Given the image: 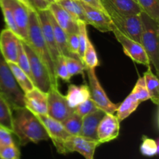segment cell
<instances>
[{
  "label": "cell",
  "mask_w": 159,
  "mask_h": 159,
  "mask_svg": "<svg viewBox=\"0 0 159 159\" xmlns=\"http://www.w3.org/2000/svg\"><path fill=\"white\" fill-rule=\"evenodd\" d=\"M21 41L29 59L31 78L34 86L43 93H48L53 84L46 65L26 42L23 40Z\"/></svg>",
  "instance_id": "obj_6"
},
{
  "label": "cell",
  "mask_w": 159,
  "mask_h": 159,
  "mask_svg": "<svg viewBox=\"0 0 159 159\" xmlns=\"http://www.w3.org/2000/svg\"><path fill=\"white\" fill-rule=\"evenodd\" d=\"M67 44H68V51L71 57L80 59L79 58V42L77 33L68 34Z\"/></svg>",
  "instance_id": "obj_40"
},
{
  "label": "cell",
  "mask_w": 159,
  "mask_h": 159,
  "mask_svg": "<svg viewBox=\"0 0 159 159\" xmlns=\"http://www.w3.org/2000/svg\"><path fill=\"white\" fill-rule=\"evenodd\" d=\"M54 1H55V2H59V1H61V0H54Z\"/></svg>",
  "instance_id": "obj_45"
},
{
  "label": "cell",
  "mask_w": 159,
  "mask_h": 159,
  "mask_svg": "<svg viewBox=\"0 0 159 159\" xmlns=\"http://www.w3.org/2000/svg\"><path fill=\"white\" fill-rule=\"evenodd\" d=\"M130 93H132L140 102L150 99V96H149L148 92L147 87H146L145 82H144V77L139 76L133 90Z\"/></svg>",
  "instance_id": "obj_35"
},
{
  "label": "cell",
  "mask_w": 159,
  "mask_h": 159,
  "mask_svg": "<svg viewBox=\"0 0 159 159\" xmlns=\"http://www.w3.org/2000/svg\"><path fill=\"white\" fill-rule=\"evenodd\" d=\"M18 1L20 2H21L23 5H24V6H26V7L29 10H33V9H35L34 7H33V6L31 5V3L30 2L29 0H18Z\"/></svg>",
  "instance_id": "obj_44"
},
{
  "label": "cell",
  "mask_w": 159,
  "mask_h": 159,
  "mask_svg": "<svg viewBox=\"0 0 159 159\" xmlns=\"http://www.w3.org/2000/svg\"><path fill=\"white\" fill-rule=\"evenodd\" d=\"M74 113V109L69 107L64 96L59 91L58 86L51 85L48 92V115L53 119L63 122Z\"/></svg>",
  "instance_id": "obj_8"
},
{
  "label": "cell",
  "mask_w": 159,
  "mask_h": 159,
  "mask_svg": "<svg viewBox=\"0 0 159 159\" xmlns=\"http://www.w3.org/2000/svg\"><path fill=\"white\" fill-rule=\"evenodd\" d=\"M140 103L141 102L134 97V96L132 93H130V95H128L123 101L122 103L118 106V108L116 111V116L120 122L130 116V114L137 110Z\"/></svg>",
  "instance_id": "obj_25"
},
{
  "label": "cell",
  "mask_w": 159,
  "mask_h": 159,
  "mask_svg": "<svg viewBox=\"0 0 159 159\" xmlns=\"http://www.w3.org/2000/svg\"><path fill=\"white\" fill-rule=\"evenodd\" d=\"M48 10L52 14L56 23L67 34L78 33V22L57 2L51 3Z\"/></svg>",
  "instance_id": "obj_18"
},
{
  "label": "cell",
  "mask_w": 159,
  "mask_h": 159,
  "mask_svg": "<svg viewBox=\"0 0 159 159\" xmlns=\"http://www.w3.org/2000/svg\"><path fill=\"white\" fill-rule=\"evenodd\" d=\"M137 2L143 12L159 22V0H137Z\"/></svg>",
  "instance_id": "obj_32"
},
{
  "label": "cell",
  "mask_w": 159,
  "mask_h": 159,
  "mask_svg": "<svg viewBox=\"0 0 159 159\" xmlns=\"http://www.w3.org/2000/svg\"><path fill=\"white\" fill-rule=\"evenodd\" d=\"M78 37L79 42V58L82 61L84 52L86 49L89 40L87 24L82 21H78Z\"/></svg>",
  "instance_id": "obj_34"
},
{
  "label": "cell",
  "mask_w": 159,
  "mask_h": 159,
  "mask_svg": "<svg viewBox=\"0 0 159 159\" xmlns=\"http://www.w3.org/2000/svg\"><path fill=\"white\" fill-rule=\"evenodd\" d=\"M81 3L85 12L87 25H91L100 32H112L115 26L107 12L91 7L82 2Z\"/></svg>",
  "instance_id": "obj_14"
},
{
  "label": "cell",
  "mask_w": 159,
  "mask_h": 159,
  "mask_svg": "<svg viewBox=\"0 0 159 159\" xmlns=\"http://www.w3.org/2000/svg\"><path fill=\"white\" fill-rule=\"evenodd\" d=\"M12 135V132L0 126V148L15 144Z\"/></svg>",
  "instance_id": "obj_41"
},
{
  "label": "cell",
  "mask_w": 159,
  "mask_h": 159,
  "mask_svg": "<svg viewBox=\"0 0 159 159\" xmlns=\"http://www.w3.org/2000/svg\"><path fill=\"white\" fill-rule=\"evenodd\" d=\"M16 64L18 66L29 76L32 80L31 78V72H30V62L29 59H28L27 54H26V51H25L23 45L22 43V41L20 40V49H19V55L18 59H17Z\"/></svg>",
  "instance_id": "obj_38"
},
{
  "label": "cell",
  "mask_w": 159,
  "mask_h": 159,
  "mask_svg": "<svg viewBox=\"0 0 159 159\" xmlns=\"http://www.w3.org/2000/svg\"><path fill=\"white\" fill-rule=\"evenodd\" d=\"M82 61L85 65V68H90V69H96L99 65V61L98 58L96 48L89 39L88 40L86 49L82 58Z\"/></svg>",
  "instance_id": "obj_29"
},
{
  "label": "cell",
  "mask_w": 159,
  "mask_h": 159,
  "mask_svg": "<svg viewBox=\"0 0 159 159\" xmlns=\"http://www.w3.org/2000/svg\"><path fill=\"white\" fill-rule=\"evenodd\" d=\"M135 1H136V2H137V0H135Z\"/></svg>",
  "instance_id": "obj_46"
},
{
  "label": "cell",
  "mask_w": 159,
  "mask_h": 159,
  "mask_svg": "<svg viewBox=\"0 0 159 159\" xmlns=\"http://www.w3.org/2000/svg\"><path fill=\"white\" fill-rule=\"evenodd\" d=\"M102 4L115 28L127 37L140 43L141 33V20L140 14L122 15L112 9L105 2H102Z\"/></svg>",
  "instance_id": "obj_5"
},
{
  "label": "cell",
  "mask_w": 159,
  "mask_h": 159,
  "mask_svg": "<svg viewBox=\"0 0 159 159\" xmlns=\"http://www.w3.org/2000/svg\"><path fill=\"white\" fill-rule=\"evenodd\" d=\"M48 16H49L50 21L52 25L53 32H54V38H55L56 43H57V48H58L59 54L63 56H68L71 57L68 49V44H67V40H68V34L60 27L58 24L56 23L55 20L53 17L52 14L51 13L48 9Z\"/></svg>",
  "instance_id": "obj_22"
},
{
  "label": "cell",
  "mask_w": 159,
  "mask_h": 159,
  "mask_svg": "<svg viewBox=\"0 0 159 159\" xmlns=\"http://www.w3.org/2000/svg\"><path fill=\"white\" fill-rule=\"evenodd\" d=\"M65 60L68 73L71 75V77L74 75H84V71L86 69V68H85V65L80 59L65 56Z\"/></svg>",
  "instance_id": "obj_33"
},
{
  "label": "cell",
  "mask_w": 159,
  "mask_h": 159,
  "mask_svg": "<svg viewBox=\"0 0 159 159\" xmlns=\"http://www.w3.org/2000/svg\"><path fill=\"white\" fill-rule=\"evenodd\" d=\"M141 155L145 157H154L158 154V140H154L147 136L142 137V143L140 146Z\"/></svg>",
  "instance_id": "obj_31"
},
{
  "label": "cell",
  "mask_w": 159,
  "mask_h": 159,
  "mask_svg": "<svg viewBox=\"0 0 159 159\" xmlns=\"http://www.w3.org/2000/svg\"><path fill=\"white\" fill-rule=\"evenodd\" d=\"M8 65L10 68L12 75H13L17 85H19L20 89L24 94L32 90L35 87L30 78L18 66L16 63L8 62Z\"/></svg>",
  "instance_id": "obj_23"
},
{
  "label": "cell",
  "mask_w": 159,
  "mask_h": 159,
  "mask_svg": "<svg viewBox=\"0 0 159 159\" xmlns=\"http://www.w3.org/2000/svg\"><path fill=\"white\" fill-rule=\"evenodd\" d=\"M66 100L70 107L74 109L79 104L90 98L89 86L87 85H76L71 84L68 85V93L65 96Z\"/></svg>",
  "instance_id": "obj_20"
},
{
  "label": "cell",
  "mask_w": 159,
  "mask_h": 159,
  "mask_svg": "<svg viewBox=\"0 0 159 159\" xmlns=\"http://www.w3.org/2000/svg\"><path fill=\"white\" fill-rule=\"evenodd\" d=\"M143 77L150 99L153 103L158 106L159 103V82L158 76L154 74L151 66H148V70L144 72Z\"/></svg>",
  "instance_id": "obj_24"
},
{
  "label": "cell",
  "mask_w": 159,
  "mask_h": 159,
  "mask_svg": "<svg viewBox=\"0 0 159 159\" xmlns=\"http://www.w3.org/2000/svg\"><path fill=\"white\" fill-rule=\"evenodd\" d=\"M112 32L114 34L115 37L120 43L122 45L124 52L128 56L132 61L138 64L144 65L145 66H150L151 63L145 51L143 48L142 45L135 40L129 38L127 36L120 32L117 29L113 28Z\"/></svg>",
  "instance_id": "obj_10"
},
{
  "label": "cell",
  "mask_w": 159,
  "mask_h": 159,
  "mask_svg": "<svg viewBox=\"0 0 159 159\" xmlns=\"http://www.w3.org/2000/svg\"><path fill=\"white\" fill-rule=\"evenodd\" d=\"M99 145L100 144L97 140L82 136H71L67 141L65 148L68 154L78 152L85 159H95V152Z\"/></svg>",
  "instance_id": "obj_13"
},
{
  "label": "cell",
  "mask_w": 159,
  "mask_h": 159,
  "mask_svg": "<svg viewBox=\"0 0 159 159\" xmlns=\"http://www.w3.org/2000/svg\"><path fill=\"white\" fill-rule=\"evenodd\" d=\"M67 131L72 136H80L82 126V117L74 113L61 122Z\"/></svg>",
  "instance_id": "obj_28"
},
{
  "label": "cell",
  "mask_w": 159,
  "mask_h": 159,
  "mask_svg": "<svg viewBox=\"0 0 159 159\" xmlns=\"http://www.w3.org/2000/svg\"><path fill=\"white\" fill-rule=\"evenodd\" d=\"M26 43L31 47L34 52L46 65L51 75L53 85L58 86V79L56 76L54 61L51 57L46 41L43 38L36 9L30 10L29 12L28 40Z\"/></svg>",
  "instance_id": "obj_2"
},
{
  "label": "cell",
  "mask_w": 159,
  "mask_h": 159,
  "mask_svg": "<svg viewBox=\"0 0 159 159\" xmlns=\"http://www.w3.org/2000/svg\"><path fill=\"white\" fill-rule=\"evenodd\" d=\"M107 2L112 9L122 15H139L141 6L135 0H101Z\"/></svg>",
  "instance_id": "obj_21"
},
{
  "label": "cell",
  "mask_w": 159,
  "mask_h": 159,
  "mask_svg": "<svg viewBox=\"0 0 159 159\" xmlns=\"http://www.w3.org/2000/svg\"><path fill=\"white\" fill-rule=\"evenodd\" d=\"M37 16H38L39 23H40L43 38H44L45 41H46L48 49H49L51 55L52 57L53 61H54V65H55V62L57 61V57L61 54H59L58 48H57V43H56L54 32H53L52 25H51L49 16H48V10L37 11Z\"/></svg>",
  "instance_id": "obj_17"
},
{
  "label": "cell",
  "mask_w": 159,
  "mask_h": 159,
  "mask_svg": "<svg viewBox=\"0 0 159 159\" xmlns=\"http://www.w3.org/2000/svg\"><path fill=\"white\" fill-rule=\"evenodd\" d=\"M6 1L12 9L14 21L19 31V37L21 40L27 42L30 10L18 0Z\"/></svg>",
  "instance_id": "obj_15"
},
{
  "label": "cell",
  "mask_w": 159,
  "mask_h": 159,
  "mask_svg": "<svg viewBox=\"0 0 159 159\" xmlns=\"http://www.w3.org/2000/svg\"><path fill=\"white\" fill-rule=\"evenodd\" d=\"M37 116L44 127L49 139L51 140L57 152L61 155H67L65 144L72 135L67 131L61 122L53 119L48 115H37Z\"/></svg>",
  "instance_id": "obj_7"
},
{
  "label": "cell",
  "mask_w": 159,
  "mask_h": 159,
  "mask_svg": "<svg viewBox=\"0 0 159 159\" xmlns=\"http://www.w3.org/2000/svg\"><path fill=\"white\" fill-rule=\"evenodd\" d=\"M1 159H20V152L16 144H10L0 148Z\"/></svg>",
  "instance_id": "obj_39"
},
{
  "label": "cell",
  "mask_w": 159,
  "mask_h": 159,
  "mask_svg": "<svg viewBox=\"0 0 159 159\" xmlns=\"http://www.w3.org/2000/svg\"><path fill=\"white\" fill-rule=\"evenodd\" d=\"M106 113H107L103 110L99 109L96 111L82 117V126L80 136L97 140V127Z\"/></svg>",
  "instance_id": "obj_19"
},
{
  "label": "cell",
  "mask_w": 159,
  "mask_h": 159,
  "mask_svg": "<svg viewBox=\"0 0 159 159\" xmlns=\"http://www.w3.org/2000/svg\"><path fill=\"white\" fill-rule=\"evenodd\" d=\"M0 159H1V158H0Z\"/></svg>",
  "instance_id": "obj_47"
},
{
  "label": "cell",
  "mask_w": 159,
  "mask_h": 159,
  "mask_svg": "<svg viewBox=\"0 0 159 159\" xmlns=\"http://www.w3.org/2000/svg\"><path fill=\"white\" fill-rule=\"evenodd\" d=\"M120 122L113 113H106L97 127V141L105 144L116 139L119 136Z\"/></svg>",
  "instance_id": "obj_11"
},
{
  "label": "cell",
  "mask_w": 159,
  "mask_h": 159,
  "mask_svg": "<svg viewBox=\"0 0 159 159\" xmlns=\"http://www.w3.org/2000/svg\"><path fill=\"white\" fill-rule=\"evenodd\" d=\"M141 20V44L153 65L157 74L159 72V22L151 18L142 12L140 13Z\"/></svg>",
  "instance_id": "obj_3"
},
{
  "label": "cell",
  "mask_w": 159,
  "mask_h": 159,
  "mask_svg": "<svg viewBox=\"0 0 159 159\" xmlns=\"http://www.w3.org/2000/svg\"><path fill=\"white\" fill-rule=\"evenodd\" d=\"M87 75L89 82L90 98L96 103L98 108L103 110L107 113H114L118 108L117 104H115L107 96L105 90L102 89L97 75L96 69L86 68Z\"/></svg>",
  "instance_id": "obj_9"
},
{
  "label": "cell",
  "mask_w": 159,
  "mask_h": 159,
  "mask_svg": "<svg viewBox=\"0 0 159 159\" xmlns=\"http://www.w3.org/2000/svg\"><path fill=\"white\" fill-rule=\"evenodd\" d=\"M54 67H55V73L57 79H61L65 82H69L71 77L68 73V68H67L65 56L59 55L57 61L55 62Z\"/></svg>",
  "instance_id": "obj_36"
},
{
  "label": "cell",
  "mask_w": 159,
  "mask_h": 159,
  "mask_svg": "<svg viewBox=\"0 0 159 159\" xmlns=\"http://www.w3.org/2000/svg\"><path fill=\"white\" fill-rule=\"evenodd\" d=\"M0 126L12 133L13 113L12 109L6 98L0 93Z\"/></svg>",
  "instance_id": "obj_26"
},
{
  "label": "cell",
  "mask_w": 159,
  "mask_h": 159,
  "mask_svg": "<svg viewBox=\"0 0 159 159\" xmlns=\"http://www.w3.org/2000/svg\"><path fill=\"white\" fill-rule=\"evenodd\" d=\"M29 1L37 11L48 10L51 3L55 2L54 0H29Z\"/></svg>",
  "instance_id": "obj_42"
},
{
  "label": "cell",
  "mask_w": 159,
  "mask_h": 159,
  "mask_svg": "<svg viewBox=\"0 0 159 159\" xmlns=\"http://www.w3.org/2000/svg\"><path fill=\"white\" fill-rule=\"evenodd\" d=\"M20 39L10 30L5 28L0 33V52L7 62L16 63Z\"/></svg>",
  "instance_id": "obj_12"
},
{
  "label": "cell",
  "mask_w": 159,
  "mask_h": 159,
  "mask_svg": "<svg viewBox=\"0 0 159 159\" xmlns=\"http://www.w3.org/2000/svg\"><path fill=\"white\" fill-rule=\"evenodd\" d=\"M97 110H99V108H98V107L93 102V100L91 98L84 101L82 103L79 104L77 107L74 108V111L77 114H79V116H82V117H84L86 115L93 113V112L96 111Z\"/></svg>",
  "instance_id": "obj_37"
},
{
  "label": "cell",
  "mask_w": 159,
  "mask_h": 159,
  "mask_svg": "<svg viewBox=\"0 0 159 159\" xmlns=\"http://www.w3.org/2000/svg\"><path fill=\"white\" fill-rule=\"evenodd\" d=\"M79 1L82 2L83 3L91 6V7L96 8V9L106 12V10L104 9L103 6H102L101 0H79Z\"/></svg>",
  "instance_id": "obj_43"
},
{
  "label": "cell",
  "mask_w": 159,
  "mask_h": 159,
  "mask_svg": "<svg viewBox=\"0 0 159 159\" xmlns=\"http://www.w3.org/2000/svg\"><path fill=\"white\" fill-rule=\"evenodd\" d=\"M57 2L61 5L75 20L77 22L82 21L87 24L84 9L79 0H61Z\"/></svg>",
  "instance_id": "obj_27"
},
{
  "label": "cell",
  "mask_w": 159,
  "mask_h": 159,
  "mask_svg": "<svg viewBox=\"0 0 159 159\" xmlns=\"http://www.w3.org/2000/svg\"><path fill=\"white\" fill-rule=\"evenodd\" d=\"M0 8L2 9V12L6 28L10 30L12 32H13L19 37V31L15 23V21H14L12 9L9 6V5L8 4L6 0H0Z\"/></svg>",
  "instance_id": "obj_30"
},
{
  "label": "cell",
  "mask_w": 159,
  "mask_h": 159,
  "mask_svg": "<svg viewBox=\"0 0 159 159\" xmlns=\"http://www.w3.org/2000/svg\"><path fill=\"white\" fill-rule=\"evenodd\" d=\"M0 93L15 109L25 107L24 93L17 85L8 62L0 52Z\"/></svg>",
  "instance_id": "obj_4"
},
{
  "label": "cell",
  "mask_w": 159,
  "mask_h": 159,
  "mask_svg": "<svg viewBox=\"0 0 159 159\" xmlns=\"http://www.w3.org/2000/svg\"><path fill=\"white\" fill-rule=\"evenodd\" d=\"M24 105L35 115H48V93L34 87L24 94Z\"/></svg>",
  "instance_id": "obj_16"
},
{
  "label": "cell",
  "mask_w": 159,
  "mask_h": 159,
  "mask_svg": "<svg viewBox=\"0 0 159 159\" xmlns=\"http://www.w3.org/2000/svg\"><path fill=\"white\" fill-rule=\"evenodd\" d=\"M13 110L12 134L18 138L20 145L24 146L29 143L37 144L42 141L49 140V136L37 115L26 107Z\"/></svg>",
  "instance_id": "obj_1"
}]
</instances>
